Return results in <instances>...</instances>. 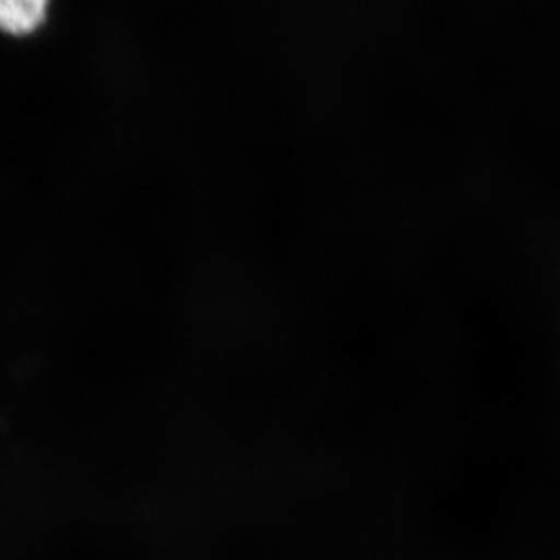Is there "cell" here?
Segmentation results:
<instances>
[{
  "label": "cell",
  "mask_w": 560,
  "mask_h": 560,
  "mask_svg": "<svg viewBox=\"0 0 560 560\" xmlns=\"http://www.w3.org/2000/svg\"><path fill=\"white\" fill-rule=\"evenodd\" d=\"M51 0H0V32L27 37L48 21Z\"/></svg>",
  "instance_id": "obj_1"
}]
</instances>
